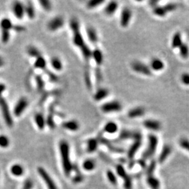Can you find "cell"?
<instances>
[{
    "label": "cell",
    "mask_w": 189,
    "mask_h": 189,
    "mask_svg": "<svg viewBox=\"0 0 189 189\" xmlns=\"http://www.w3.org/2000/svg\"><path fill=\"white\" fill-rule=\"evenodd\" d=\"M59 149L61 155L62 165L65 173L67 176H69L72 170V165L70 161L69 156V146L67 142L65 140L60 141L59 144Z\"/></svg>",
    "instance_id": "obj_1"
},
{
    "label": "cell",
    "mask_w": 189,
    "mask_h": 189,
    "mask_svg": "<svg viewBox=\"0 0 189 189\" xmlns=\"http://www.w3.org/2000/svg\"><path fill=\"white\" fill-rule=\"evenodd\" d=\"M0 109H1V114L4 118V120L9 127H12L13 124V120L12 116L10 112L9 105H8L7 99L2 96L0 97Z\"/></svg>",
    "instance_id": "obj_2"
},
{
    "label": "cell",
    "mask_w": 189,
    "mask_h": 189,
    "mask_svg": "<svg viewBox=\"0 0 189 189\" xmlns=\"http://www.w3.org/2000/svg\"><path fill=\"white\" fill-rule=\"evenodd\" d=\"M148 140V147H147L146 151H145L144 153H143L142 155L143 159L144 160L149 158H151L153 154H154L155 151H156L158 144V137L155 135H154V134H149Z\"/></svg>",
    "instance_id": "obj_3"
},
{
    "label": "cell",
    "mask_w": 189,
    "mask_h": 189,
    "mask_svg": "<svg viewBox=\"0 0 189 189\" xmlns=\"http://www.w3.org/2000/svg\"><path fill=\"white\" fill-rule=\"evenodd\" d=\"M122 105L118 101H111L105 102L101 107V110L104 113L109 114L114 112H118L121 111Z\"/></svg>",
    "instance_id": "obj_4"
},
{
    "label": "cell",
    "mask_w": 189,
    "mask_h": 189,
    "mask_svg": "<svg viewBox=\"0 0 189 189\" xmlns=\"http://www.w3.org/2000/svg\"><path fill=\"white\" fill-rule=\"evenodd\" d=\"M131 67L134 72L138 74H143V75L145 76L152 75V72H151V69L149 67V66L145 65V64L142 63L141 62H133L131 64Z\"/></svg>",
    "instance_id": "obj_5"
},
{
    "label": "cell",
    "mask_w": 189,
    "mask_h": 189,
    "mask_svg": "<svg viewBox=\"0 0 189 189\" xmlns=\"http://www.w3.org/2000/svg\"><path fill=\"white\" fill-rule=\"evenodd\" d=\"M64 24H65V20L61 16H55L48 22L47 28L48 30L51 32H55L63 27Z\"/></svg>",
    "instance_id": "obj_6"
},
{
    "label": "cell",
    "mask_w": 189,
    "mask_h": 189,
    "mask_svg": "<svg viewBox=\"0 0 189 189\" xmlns=\"http://www.w3.org/2000/svg\"><path fill=\"white\" fill-rule=\"evenodd\" d=\"M28 106V100L25 97H21L18 99V101L15 105L13 109V114L16 116H20L23 114L25 110L27 109Z\"/></svg>",
    "instance_id": "obj_7"
},
{
    "label": "cell",
    "mask_w": 189,
    "mask_h": 189,
    "mask_svg": "<svg viewBox=\"0 0 189 189\" xmlns=\"http://www.w3.org/2000/svg\"><path fill=\"white\" fill-rule=\"evenodd\" d=\"M119 139L121 140L132 139L134 140H142V134L139 132L123 130L120 132Z\"/></svg>",
    "instance_id": "obj_8"
},
{
    "label": "cell",
    "mask_w": 189,
    "mask_h": 189,
    "mask_svg": "<svg viewBox=\"0 0 189 189\" xmlns=\"http://www.w3.org/2000/svg\"><path fill=\"white\" fill-rule=\"evenodd\" d=\"M132 18V11L128 8H124L120 13V24L122 28H127Z\"/></svg>",
    "instance_id": "obj_9"
},
{
    "label": "cell",
    "mask_w": 189,
    "mask_h": 189,
    "mask_svg": "<svg viewBox=\"0 0 189 189\" xmlns=\"http://www.w3.org/2000/svg\"><path fill=\"white\" fill-rule=\"evenodd\" d=\"M12 11L15 16V17L18 19L21 20L23 18L25 11V6L20 1H15L12 5Z\"/></svg>",
    "instance_id": "obj_10"
},
{
    "label": "cell",
    "mask_w": 189,
    "mask_h": 189,
    "mask_svg": "<svg viewBox=\"0 0 189 189\" xmlns=\"http://www.w3.org/2000/svg\"><path fill=\"white\" fill-rule=\"evenodd\" d=\"M38 172L39 174H40L41 178H42L43 181L46 182L49 189H58L57 186H56V185L55 184V183H54L53 179H52L51 176H49V174L47 173V172L46 171L43 167H39Z\"/></svg>",
    "instance_id": "obj_11"
},
{
    "label": "cell",
    "mask_w": 189,
    "mask_h": 189,
    "mask_svg": "<svg viewBox=\"0 0 189 189\" xmlns=\"http://www.w3.org/2000/svg\"><path fill=\"white\" fill-rule=\"evenodd\" d=\"M143 125L148 130H152V131H159L161 129L162 125L161 123L156 120L148 119L144 120L143 122Z\"/></svg>",
    "instance_id": "obj_12"
},
{
    "label": "cell",
    "mask_w": 189,
    "mask_h": 189,
    "mask_svg": "<svg viewBox=\"0 0 189 189\" xmlns=\"http://www.w3.org/2000/svg\"><path fill=\"white\" fill-rule=\"evenodd\" d=\"M62 127L64 129L69 130L72 132H76L79 130V123L75 120H69L64 121L62 123Z\"/></svg>",
    "instance_id": "obj_13"
},
{
    "label": "cell",
    "mask_w": 189,
    "mask_h": 189,
    "mask_svg": "<svg viewBox=\"0 0 189 189\" xmlns=\"http://www.w3.org/2000/svg\"><path fill=\"white\" fill-rule=\"evenodd\" d=\"M72 32H73V38H72V41H73L74 44L75 45L76 47H78L81 49V48L86 43L84 40V38H83L81 30H78Z\"/></svg>",
    "instance_id": "obj_14"
},
{
    "label": "cell",
    "mask_w": 189,
    "mask_h": 189,
    "mask_svg": "<svg viewBox=\"0 0 189 189\" xmlns=\"http://www.w3.org/2000/svg\"><path fill=\"white\" fill-rule=\"evenodd\" d=\"M149 67L151 68V69L153 70V71L159 72L164 69V67H165V64H164V62L162 61L161 59L155 58L151 60Z\"/></svg>",
    "instance_id": "obj_15"
},
{
    "label": "cell",
    "mask_w": 189,
    "mask_h": 189,
    "mask_svg": "<svg viewBox=\"0 0 189 189\" xmlns=\"http://www.w3.org/2000/svg\"><path fill=\"white\" fill-rule=\"evenodd\" d=\"M34 121L36 123L37 128L39 130H42L44 129L46 125V118L44 117V116L42 114L37 113L34 115Z\"/></svg>",
    "instance_id": "obj_16"
},
{
    "label": "cell",
    "mask_w": 189,
    "mask_h": 189,
    "mask_svg": "<svg viewBox=\"0 0 189 189\" xmlns=\"http://www.w3.org/2000/svg\"><path fill=\"white\" fill-rule=\"evenodd\" d=\"M145 114V109L144 108L142 107H135L133 109H130L128 112V116L130 118H136L137 117H141Z\"/></svg>",
    "instance_id": "obj_17"
},
{
    "label": "cell",
    "mask_w": 189,
    "mask_h": 189,
    "mask_svg": "<svg viewBox=\"0 0 189 189\" xmlns=\"http://www.w3.org/2000/svg\"><path fill=\"white\" fill-rule=\"evenodd\" d=\"M92 58L97 66H101L104 61L103 53L101 50L99 49H95L92 52Z\"/></svg>",
    "instance_id": "obj_18"
},
{
    "label": "cell",
    "mask_w": 189,
    "mask_h": 189,
    "mask_svg": "<svg viewBox=\"0 0 189 189\" xmlns=\"http://www.w3.org/2000/svg\"><path fill=\"white\" fill-rule=\"evenodd\" d=\"M141 145H142V140L134 141V142L132 144V146H130V148L128 151V158H130V159L133 158L134 155L136 154L137 151L138 149L140 148Z\"/></svg>",
    "instance_id": "obj_19"
},
{
    "label": "cell",
    "mask_w": 189,
    "mask_h": 189,
    "mask_svg": "<svg viewBox=\"0 0 189 189\" xmlns=\"http://www.w3.org/2000/svg\"><path fill=\"white\" fill-rule=\"evenodd\" d=\"M109 92L108 89L101 88L96 91V93L94 94V96H93V98L96 102H99L105 99L109 95Z\"/></svg>",
    "instance_id": "obj_20"
},
{
    "label": "cell",
    "mask_w": 189,
    "mask_h": 189,
    "mask_svg": "<svg viewBox=\"0 0 189 189\" xmlns=\"http://www.w3.org/2000/svg\"><path fill=\"white\" fill-rule=\"evenodd\" d=\"M87 37L92 43H97L98 41V36H97V31L95 30V28L90 27L88 28L86 30Z\"/></svg>",
    "instance_id": "obj_21"
},
{
    "label": "cell",
    "mask_w": 189,
    "mask_h": 189,
    "mask_svg": "<svg viewBox=\"0 0 189 189\" xmlns=\"http://www.w3.org/2000/svg\"><path fill=\"white\" fill-rule=\"evenodd\" d=\"M183 41H182V34L179 32H176L173 36H172V41H171V44L172 47L173 49H178L182 45Z\"/></svg>",
    "instance_id": "obj_22"
},
{
    "label": "cell",
    "mask_w": 189,
    "mask_h": 189,
    "mask_svg": "<svg viewBox=\"0 0 189 189\" xmlns=\"http://www.w3.org/2000/svg\"><path fill=\"white\" fill-rule=\"evenodd\" d=\"M118 127L117 124H116L115 122L109 121L107 122V123L105 124V126H104L103 130L105 132H107V133L114 134L118 131Z\"/></svg>",
    "instance_id": "obj_23"
},
{
    "label": "cell",
    "mask_w": 189,
    "mask_h": 189,
    "mask_svg": "<svg viewBox=\"0 0 189 189\" xmlns=\"http://www.w3.org/2000/svg\"><path fill=\"white\" fill-rule=\"evenodd\" d=\"M99 145V141L97 139L91 138L87 142V151L88 153H92L97 149Z\"/></svg>",
    "instance_id": "obj_24"
},
{
    "label": "cell",
    "mask_w": 189,
    "mask_h": 189,
    "mask_svg": "<svg viewBox=\"0 0 189 189\" xmlns=\"http://www.w3.org/2000/svg\"><path fill=\"white\" fill-rule=\"evenodd\" d=\"M34 67L36 69H39L43 70V71H46V60L42 55L39 56V57L37 58L35 60Z\"/></svg>",
    "instance_id": "obj_25"
},
{
    "label": "cell",
    "mask_w": 189,
    "mask_h": 189,
    "mask_svg": "<svg viewBox=\"0 0 189 189\" xmlns=\"http://www.w3.org/2000/svg\"><path fill=\"white\" fill-rule=\"evenodd\" d=\"M118 7V4L116 1H110L105 8V13L107 16H112L115 13Z\"/></svg>",
    "instance_id": "obj_26"
},
{
    "label": "cell",
    "mask_w": 189,
    "mask_h": 189,
    "mask_svg": "<svg viewBox=\"0 0 189 189\" xmlns=\"http://www.w3.org/2000/svg\"><path fill=\"white\" fill-rule=\"evenodd\" d=\"M13 25H14L11 20L8 18H2L0 21V28H1V30L10 31L11 30H13Z\"/></svg>",
    "instance_id": "obj_27"
},
{
    "label": "cell",
    "mask_w": 189,
    "mask_h": 189,
    "mask_svg": "<svg viewBox=\"0 0 189 189\" xmlns=\"http://www.w3.org/2000/svg\"><path fill=\"white\" fill-rule=\"evenodd\" d=\"M171 152H172V149L169 145H165V146H164L161 154H160L159 155L158 161L160 163H163V162L165 161V160L167 159V158L169 156Z\"/></svg>",
    "instance_id": "obj_28"
},
{
    "label": "cell",
    "mask_w": 189,
    "mask_h": 189,
    "mask_svg": "<svg viewBox=\"0 0 189 189\" xmlns=\"http://www.w3.org/2000/svg\"><path fill=\"white\" fill-rule=\"evenodd\" d=\"M81 52L83 57L86 61H88L89 60L92 58V52L93 51H91V49L88 47V46L85 43V44L81 48Z\"/></svg>",
    "instance_id": "obj_29"
},
{
    "label": "cell",
    "mask_w": 189,
    "mask_h": 189,
    "mask_svg": "<svg viewBox=\"0 0 189 189\" xmlns=\"http://www.w3.org/2000/svg\"><path fill=\"white\" fill-rule=\"evenodd\" d=\"M51 65L52 67L56 71H61L63 68V65L62 62L59 58L53 57L51 60Z\"/></svg>",
    "instance_id": "obj_30"
},
{
    "label": "cell",
    "mask_w": 189,
    "mask_h": 189,
    "mask_svg": "<svg viewBox=\"0 0 189 189\" xmlns=\"http://www.w3.org/2000/svg\"><path fill=\"white\" fill-rule=\"evenodd\" d=\"M25 11L30 19H34L35 18V9L31 2H28L26 6H25Z\"/></svg>",
    "instance_id": "obj_31"
},
{
    "label": "cell",
    "mask_w": 189,
    "mask_h": 189,
    "mask_svg": "<svg viewBox=\"0 0 189 189\" xmlns=\"http://www.w3.org/2000/svg\"><path fill=\"white\" fill-rule=\"evenodd\" d=\"M147 183L152 189H158L160 188V182L153 175L148 176L147 178Z\"/></svg>",
    "instance_id": "obj_32"
},
{
    "label": "cell",
    "mask_w": 189,
    "mask_h": 189,
    "mask_svg": "<svg viewBox=\"0 0 189 189\" xmlns=\"http://www.w3.org/2000/svg\"><path fill=\"white\" fill-rule=\"evenodd\" d=\"M153 13L155 16H159V17H164L167 13L166 10L164 7H161V6L156 5L155 7H153Z\"/></svg>",
    "instance_id": "obj_33"
},
{
    "label": "cell",
    "mask_w": 189,
    "mask_h": 189,
    "mask_svg": "<svg viewBox=\"0 0 189 189\" xmlns=\"http://www.w3.org/2000/svg\"><path fill=\"white\" fill-rule=\"evenodd\" d=\"M27 53H28V55L31 56V57L35 58H38L39 56L41 55V52L39 51L36 47L32 46H29L28 49H27Z\"/></svg>",
    "instance_id": "obj_34"
},
{
    "label": "cell",
    "mask_w": 189,
    "mask_h": 189,
    "mask_svg": "<svg viewBox=\"0 0 189 189\" xmlns=\"http://www.w3.org/2000/svg\"><path fill=\"white\" fill-rule=\"evenodd\" d=\"M95 161L92 159H88L86 160L83 163V167L84 170H87V171H91L93 170L95 167Z\"/></svg>",
    "instance_id": "obj_35"
},
{
    "label": "cell",
    "mask_w": 189,
    "mask_h": 189,
    "mask_svg": "<svg viewBox=\"0 0 189 189\" xmlns=\"http://www.w3.org/2000/svg\"><path fill=\"white\" fill-rule=\"evenodd\" d=\"M179 53L180 55L182 56L183 58L186 59L188 58L189 56V48L188 45L186 43H182V45L179 48Z\"/></svg>",
    "instance_id": "obj_36"
},
{
    "label": "cell",
    "mask_w": 189,
    "mask_h": 189,
    "mask_svg": "<svg viewBox=\"0 0 189 189\" xmlns=\"http://www.w3.org/2000/svg\"><path fill=\"white\" fill-rule=\"evenodd\" d=\"M11 171L12 174L15 176H21L24 172V170L21 165H14L11 167Z\"/></svg>",
    "instance_id": "obj_37"
},
{
    "label": "cell",
    "mask_w": 189,
    "mask_h": 189,
    "mask_svg": "<svg viewBox=\"0 0 189 189\" xmlns=\"http://www.w3.org/2000/svg\"><path fill=\"white\" fill-rule=\"evenodd\" d=\"M35 80H36V83H37V89H38L39 91H42L43 90L45 87V83L44 81L41 77V76L40 75H37L35 77Z\"/></svg>",
    "instance_id": "obj_38"
},
{
    "label": "cell",
    "mask_w": 189,
    "mask_h": 189,
    "mask_svg": "<svg viewBox=\"0 0 189 189\" xmlns=\"http://www.w3.org/2000/svg\"><path fill=\"white\" fill-rule=\"evenodd\" d=\"M104 2H105V1H102V0H91L87 3V7L90 9H93L97 7Z\"/></svg>",
    "instance_id": "obj_39"
},
{
    "label": "cell",
    "mask_w": 189,
    "mask_h": 189,
    "mask_svg": "<svg viewBox=\"0 0 189 189\" xmlns=\"http://www.w3.org/2000/svg\"><path fill=\"white\" fill-rule=\"evenodd\" d=\"M10 141L7 136L1 134L0 135V147L1 148H7L9 146Z\"/></svg>",
    "instance_id": "obj_40"
},
{
    "label": "cell",
    "mask_w": 189,
    "mask_h": 189,
    "mask_svg": "<svg viewBox=\"0 0 189 189\" xmlns=\"http://www.w3.org/2000/svg\"><path fill=\"white\" fill-rule=\"evenodd\" d=\"M116 172H117L118 175L123 179H125L128 176L126 170L124 169V167L121 165H118L116 166Z\"/></svg>",
    "instance_id": "obj_41"
},
{
    "label": "cell",
    "mask_w": 189,
    "mask_h": 189,
    "mask_svg": "<svg viewBox=\"0 0 189 189\" xmlns=\"http://www.w3.org/2000/svg\"><path fill=\"white\" fill-rule=\"evenodd\" d=\"M107 178L110 183H111L112 184L116 185L117 184V179H116V176H115V174H114V172L111 171V170H108L107 172Z\"/></svg>",
    "instance_id": "obj_42"
},
{
    "label": "cell",
    "mask_w": 189,
    "mask_h": 189,
    "mask_svg": "<svg viewBox=\"0 0 189 189\" xmlns=\"http://www.w3.org/2000/svg\"><path fill=\"white\" fill-rule=\"evenodd\" d=\"M1 41L4 43H8L10 39V31L8 30H1Z\"/></svg>",
    "instance_id": "obj_43"
},
{
    "label": "cell",
    "mask_w": 189,
    "mask_h": 189,
    "mask_svg": "<svg viewBox=\"0 0 189 189\" xmlns=\"http://www.w3.org/2000/svg\"><path fill=\"white\" fill-rule=\"evenodd\" d=\"M39 2L43 9L46 10V11H49L50 9H51V3L48 0H41Z\"/></svg>",
    "instance_id": "obj_44"
},
{
    "label": "cell",
    "mask_w": 189,
    "mask_h": 189,
    "mask_svg": "<svg viewBox=\"0 0 189 189\" xmlns=\"http://www.w3.org/2000/svg\"><path fill=\"white\" fill-rule=\"evenodd\" d=\"M84 78H85V82H86L87 87H88L89 89H91V88H92V82H91L90 76L88 72H85Z\"/></svg>",
    "instance_id": "obj_45"
},
{
    "label": "cell",
    "mask_w": 189,
    "mask_h": 189,
    "mask_svg": "<svg viewBox=\"0 0 189 189\" xmlns=\"http://www.w3.org/2000/svg\"><path fill=\"white\" fill-rule=\"evenodd\" d=\"M155 166H156V163H155V161H152L150 165H149L148 169H147V174L148 176H151L152 174L154 172V170L155 169Z\"/></svg>",
    "instance_id": "obj_46"
},
{
    "label": "cell",
    "mask_w": 189,
    "mask_h": 189,
    "mask_svg": "<svg viewBox=\"0 0 189 189\" xmlns=\"http://www.w3.org/2000/svg\"><path fill=\"white\" fill-rule=\"evenodd\" d=\"M165 9L166 10V11L167 12H171L175 10L176 8H177V4L175 3H169L167 4H166L165 6H164Z\"/></svg>",
    "instance_id": "obj_47"
},
{
    "label": "cell",
    "mask_w": 189,
    "mask_h": 189,
    "mask_svg": "<svg viewBox=\"0 0 189 189\" xmlns=\"http://www.w3.org/2000/svg\"><path fill=\"white\" fill-rule=\"evenodd\" d=\"M179 144L183 149H186L189 152V140L187 139H182L179 141Z\"/></svg>",
    "instance_id": "obj_48"
},
{
    "label": "cell",
    "mask_w": 189,
    "mask_h": 189,
    "mask_svg": "<svg viewBox=\"0 0 189 189\" xmlns=\"http://www.w3.org/2000/svg\"><path fill=\"white\" fill-rule=\"evenodd\" d=\"M181 81L185 86H189V74L184 73L181 76Z\"/></svg>",
    "instance_id": "obj_49"
},
{
    "label": "cell",
    "mask_w": 189,
    "mask_h": 189,
    "mask_svg": "<svg viewBox=\"0 0 189 189\" xmlns=\"http://www.w3.org/2000/svg\"><path fill=\"white\" fill-rule=\"evenodd\" d=\"M132 180L130 176H127L124 179V187L126 189H132Z\"/></svg>",
    "instance_id": "obj_50"
},
{
    "label": "cell",
    "mask_w": 189,
    "mask_h": 189,
    "mask_svg": "<svg viewBox=\"0 0 189 189\" xmlns=\"http://www.w3.org/2000/svg\"><path fill=\"white\" fill-rule=\"evenodd\" d=\"M44 72H46V74L47 75L49 76L50 79L51 80V81H53V82L58 81V76L56 75V74H53V72H50V71H49V70H47V69L46 70V71H44Z\"/></svg>",
    "instance_id": "obj_51"
},
{
    "label": "cell",
    "mask_w": 189,
    "mask_h": 189,
    "mask_svg": "<svg viewBox=\"0 0 189 189\" xmlns=\"http://www.w3.org/2000/svg\"><path fill=\"white\" fill-rule=\"evenodd\" d=\"M32 186H33V183L32 181L30 179H28L25 182V183L23 188L22 189H32Z\"/></svg>",
    "instance_id": "obj_52"
},
{
    "label": "cell",
    "mask_w": 189,
    "mask_h": 189,
    "mask_svg": "<svg viewBox=\"0 0 189 189\" xmlns=\"http://www.w3.org/2000/svg\"><path fill=\"white\" fill-rule=\"evenodd\" d=\"M13 30L16 32H23L25 30V28L22 25H13Z\"/></svg>",
    "instance_id": "obj_53"
},
{
    "label": "cell",
    "mask_w": 189,
    "mask_h": 189,
    "mask_svg": "<svg viewBox=\"0 0 189 189\" xmlns=\"http://www.w3.org/2000/svg\"><path fill=\"white\" fill-rule=\"evenodd\" d=\"M6 89H7V86H6L5 84H0V97L2 96L3 93L5 92Z\"/></svg>",
    "instance_id": "obj_54"
},
{
    "label": "cell",
    "mask_w": 189,
    "mask_h": 189,
    "mask_svg": "<svg viewBox=\"0 0 189 189\" xmlns=\"http://www.w3.org/2000/svg\"><path fill=\"white\" fill-rule=\"evenodd\" d=\"M83 180V177L81 176H76V177H74L73 179V182L74 183H78L81 182Z\"/></svg>",
    "instance_id": "obj_55"
},
{
    "label": "cell",
    "mask_w": 189,
    "mask_h": 189,
    "mask_svg": "<svg viewBox=\"0 0 189 189\" xmlns=\"http://www.w3.org/2000/svg\"><path fill=\"white\" fill-rule=\"evenodd\" d=\"M4 65V60H3V58L0 57V67H2Z\"/></svg>",
    "instance_id": "obj_56"
}]
</instances>
